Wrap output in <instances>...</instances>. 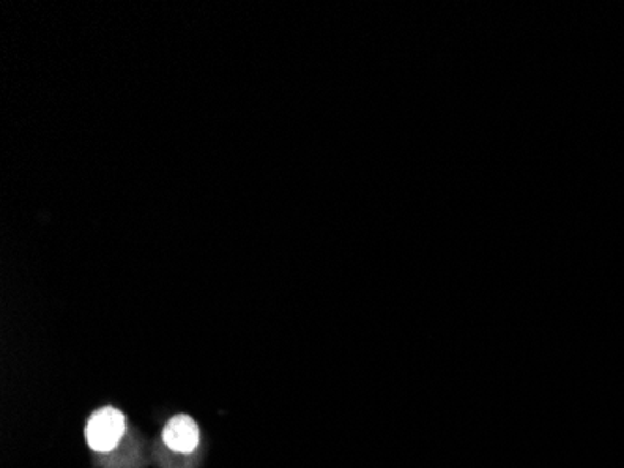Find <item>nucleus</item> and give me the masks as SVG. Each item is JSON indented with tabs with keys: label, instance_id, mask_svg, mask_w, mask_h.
Here are the masks:
<instances>
[{
	"label": "nucleus",
	"instance_id": "f257e3e1",
	"mask_svg": "<svg viewBox=\"0 0 624 468\" xmlns=\"http://www.w3.org/2000/svg\"><path fill=\"white\" fill-rule=\"evenodd\" d=\"M124 434V415L112 407L95 410L87 424V442L94 451L114 450Z\"/></svg>",
	"mask_w": 624,
	"mask_h": 468
},
{
	"label": "nucleus",
	"instance_id": "f03ea898",
	"mask_svg": "<svg viewBox=\"0 0 624 468\" xmlns=\"http://www.w3.org/2000/svg\"><path fill=\"white\" fill-rule=\"evenodd\" d=\"M163 440L178 454H191L199 445V426L191 416L180 415L172 418L165 427Z\"/></svg>",
	"mask_w": 624,
	"mask_h": 468
}]
</instances>
